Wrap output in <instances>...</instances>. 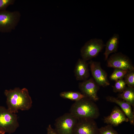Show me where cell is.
I'll return each instance as SVG.
<instances>
[{"label":"cell","instance_id":"20","mask_svg":"<svg viewBox=\"0 0 134 134\" xmlns=\"http://www.w3.org/2000/svg\"><path fill=\"white\" fill-rule=\"evenodd\" d=\"M99 134H119L109 124L99 129Z\"/></svg>","mask_w":134,"mask_h":134},{"label":"cell","instance_id":"17","mask_svg":"<svg viewBox=\"0 0 134 134\" xmlns=\"http://www.w3.org/2000/svg\"><path fill=\"white\" fill-rule=\"evenodd\" d=\"M128 70L115 68L109 78L111 80L116 81L118 80L123 79Z\"/></svg>","mask_w":134,"mask_h":134},{"label":"cell","instance_id":"4","mask_svg":"<svg viewBox=\"0 0 134 134\" xmlns=\"http://www.w3.org/2000/svg\"><path fill=\"white\" fill-rule=\"evenodd\" d=\"M21 17V13L18 11H0V32L9 33L15 30Z\"/></svg>","mask_w":134,"mask_h":134},{"label":"cell","instance_id":"6","mask_svg":"<svg viewBox=\"0 0 134 134\" xmlns=\"http://www.w3.org/2000/svg\"><path fill=\"white\" fill-rule=\"evenodd\" d=\"M78 119L70 113H66L57 119L54 130L58 134H73Z\"/></svg>","mask_w":134,"mask_h":134},{"label":"cell","instance_id":"14","mask_svg":"<svg viewBox=\"0 0 134 134\" xmlns=\"http://www.w3.org/2000/svg\"><path fill=\"white\" fill-rule=\"evenodd\" d=\"M119 39V34H114L107 41L105 45V50L103 54L105 60L107 59L110 54L117 51Z\"/></svg>","mask_w":134,"mask_h":134},{"label":"cell","instance_id":"12","mask_svg":"<svg viewBox=\"0 0 134 134\" xmlns=\"http://www.w3.org/2000/svg\"><path fill=\"white\" fill-rule=\"evenodd\" d=\"M106 99L107 101L114 103L119 106L128 118L130 124L134 125V114L130 104L123 100L112 96H108Z\"/></svg>","mask_w":134,"mask_h":134},{"label":"cell","instance_id":"9","mask_svg":"<svg viewBox=\"0 0 134 134\" xmlns=\"http://www.w3.org/2000/svg\"><path fill=\"white\" fill-rule=\"evenodd\" d=\"M78 87L81 93L86 98L94 102L99 100L97 93L100 86L93 78H90L79 83Z\"/></svg>","mask_w":134,"mask_h":134},{"label":"cell","instance_id":"10","mask_svg":"<svg viewBox=\"0 0 134 134\" xmlns=\"http://www.w3.org/2000/svg\"><path fill=\"white\" fill-rule=\"evenodd\" d=\"M89 64L92 76L98 85L103 87L109 85L107 74L101 67L100 63L91 60Z\"/></svg>","mask_w":134,"mask_h":134},{"label":"cell","instance_id":"3","mask_svg":"<svg viewBox=\"0 0 134 134\" xmlns=\"http://www.w3.org/2000/svg\"><path fill=\"white\" fill-rule=\"evenodd\" d=\"M19 126L17 115L0 106V134L13 133Z\"/></svg>","mask_w":134,"mask_h":134},{"label":"cell","instance_id":"18","mask_svg":"<svg viewBox=\"0 0 134 134\" xmlns=\"http://www.w3.org/2000/svg\"><path fill=\"white\" fill-rule=\"evenodd\" d=\"M114 86H112L113 91L115 93L122 92L126 87V85L123 79L116 81Z\"/></svg>","mask_w":134,"mask_h":134},{"label":"cell","instance_id":"16","mask_svg":"<svg viewBox=\"0 0 134 134\" xmlns=\"http://www.w3.org/2000/svg\"><path fill=\"white\" fill-rule=\"evenodd\" d=\"M60 96L63 98L75 101L86 98L81 93L71 91L61 92L60 93Z\"/></svg>","mask_w":134,"mask_h":134},{"label":"cell","instance_id":"15","mask_svg":"<svg viewBox=\"0 0 134 134\" xmlns=\"http://www.w3.org/2000/svg\"><path fill=\"white\" fill-rule=\"evenodd\" d=\"M118 98L123 100L134 106V88L126 87L125 89L118 95Z\"/></svg>","mask_w":134,"mask_h":134},{"label":"cell","instance_id":"19","mask_svg":"<svg viewBox=\"0 0 134 134\" xmlns=\"http://www.w3.org/2000/svg\"><path fill=\"white\" fill-rule=\"evenodd\" d=\"M124 78V80L127 86L134 88V70L129 71Z\"/></svg>","mask_w":134,"mask_h":134},{"label":"cell","instance_id":"13","mask_svg":"<svg viewBox=\"0 0 134 134\" xmlns=\"http://www.w3.org/2000/svg\"><path fill=\"white\" fill-rule=\"evenodd\" d=\"M87 61L79 58L76 62L74 72L77 80L83 81L88 79L90 76L89 64Z\"/></svg>","mask_w":134,"mask_h":134},{"label":"cell","instance_id":"21","mask_svg":"<svg viewBox=\"0 0 134 134\" xmlns=\"http://www.w3.org/2000/svg\"><path fill=\"white\" fill-rule=\"evenodd\" d=\"M15 0H0V11L6 10L9 6L13 5Z\"/></svg>","mask_w":134,"mask_h":134},{"label":"cell","instance_id":"2","mask_svg":"<svg viewBox=\"0 0 134 134\" xmlns=\"http://www.w3.org/2000/svg\"><path fill=\"white\" fill-rule=\"evenodd\" d=\"M70 113L77 119L97 118L100 115L98 108L94 101L86 98L75 101L71 106Z\"/></svg>","mask_w":134,"mask_h":134},{"label":"cell","instance_id":"11","mask_svg":"<svg viewBox=\"0 0 134 134\" xmlns=\"http://www.w3.org/2000/svg\"><path fill=\"white\" fill-rule=\"evenodd\" d=\"M104 122L112 126H117L124 122L129 121V119L122 110L115 106L110 115L104 117Z\"/></svg>","mask_w":134,"mask_h":134},{"label":"cell","instance_id":"5","mask_svg":"<svg viewBox=\"0 0 134 134\" xmlns=\"http://www.w3.org/2000/svg\"><path fill=\"white\" fill-rule=\"evenodd\" d=\"M105 46L100 39H92L87 41L81 48V55L83 59L87 61L97 57Z\"/></svg>","mask_w":134,"mask_h":134},{"label":"cell","instance_id":"7","mask_svg":"<svg viewBox=\"0 0 134 134\" xmlns=\"http://www.w3.org/2000/svg\"><path fill=\"white\" fill-rule=\"evenodd\" d=\"M107 60L108 67L128 71L134 70V67L130 58L121 52L116 53Z\"/></svg>","mask_w":134,"mask_h":134},{"label":"cell","instance_id":"22","mask_svg":"<svg viewBox=\"0 0 134 134\" xmlns=\"http://www.w3.org/2000/svg\"><path fill=\"white\" fill-rule=\"evenodd\" d=\"M47 134H58L50 125H49L47 128Z\"/></svg>","mask_w":134,"mask_h":134},{"label":"cell","instance_id":"1","mask_svg":"<svg viewBox=\"0 0 134 134\" xmlns=\"http://www.w3.org/2000/svg\"><path fill=\"white\" fill-rule=\"evenodd\" d=\"M4 94L6 97L7 109L15 114L19 110H29L32 105V101L28 90L16 87L13 90H5Z\"/></svg>","mask_w":134,"mask_h":134},{"label":"cell","instance_id":"8","mask_svg":"<svg viewBox=\"0 0 134 134\" xmlns=\"http://www.w3.org/2000/svg\"><path fill=\"white\" fill-rule=\"evenodd\" d=\"M73 134H99V128L94 119H79L74 126Z\"/></svg>","mask_w":134,"mask_h":134}]
</instances>
